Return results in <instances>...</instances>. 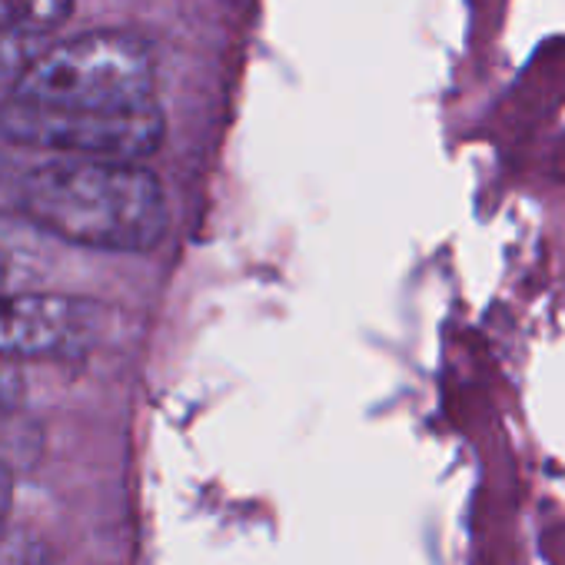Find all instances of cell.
Instances as JSON below:
<instances>
[{
  "label": "cell",
  "mask_w": 565,
  "mask_h": 565,
  "mask_svg": "<svg viewBox=\"0 0 565 565\" xmlns=\"http://www.w3.org/2000/svg\"><path fill=\"white\" fill-rule=\"evenodd\" d=\"M0 565H54V552L44 535L8 519L0 522Z\"/></svg>",
  "instance_id": "6"
},
{
  "label": "cell",
  "mask_w": 565,
  "mask_h": 565,
  "mask_svg": "<svg viewBox=\"0 0 565 565\" xmlns=\"http://www.w3.org/2000/svg\"><path fill=\"white\" fill-rule=\"evenodd\" d=\"M8 276H11V259H8L4 246H0V294H4V287H8Z\"/></svg>",
  "instance_id": "11"
},
{
  "label": "cell",
  "mask_w": 565,
  "mask_h": 565,
  "mask_svg": "<svg viewBox=\"0 0 565 565\" xmlns=\"http://www.w3.org/2000/svg\"><path fill=\"white\" fill-rule=\"evenodd\" d=\"M21 216L87 249L147 253L170 223L167 193L143 163L54 157L34 163Z\"/></svg>",
  "instance_id": "1"
},
{
  "label": "cell",
  "mask_w": 565,
  "mask_h": 565,
  "mask_svg": "<svg viewBox=\"0 0 565 565\" xmlns=\"http://www.w3.org/2000/svg\"><path fill=\"white\" fill-rule=\"evenodd\" d=\"M153 47L130 31H87L44 44L11 84V100L54 110H137L157 104Z\"/></svg>",
  "instance_id": "2"
},
{
  "label": "cell",
  "mask_w": 565,
  "mask_h": 565,
  "mask_svg": "<svg viewBox=\"0 0 565 565\" xmlns=\"http://www.w3.org/2000/svg\"><path fill=\"white\" fill-rule=\"evenodd\" d=\"M31 163L21 157L0 150V216H18L24 203V183H28Z\"/></svg>",
  "instance_id": "8"
},
{
  "label": "cell",
  "mask_w": 565,
  "mask_h": 565,
  "mask_svg": "<svg viewBox=\"0 0 565 565\" xmlns=\"http://www.w3.org/2000/svg\"><path fill=\"white\" fill-rule=\"evenodd\" d=\"M0 134L14 147L54 157L140 163L160 150L167 120L160 104L137 110H54L8 97L0 104Z\"/></svg>",
  "instance_id": "3"
},
{
  "label": "cell",
  "mask_w": 565,
  "mask_h": 565,
  "mask_svg": "<svg viewBox=\"0 0 565 565\" xmlns=\"http://www.w3.org/2000/svg\"><path fill=\"white\" fill-rule=\"evenodd\" d=\"M74 11V0H0V34L44 38Z\"/></svg>",
  "instance_id": "5"
},
{
  "label": "cell",
  "mask_w": 565,
  "mask_h": 565,
  "mask_svg": "<svg viewBox=\"0 0 565 565\" xmlns=\"http://www.w3.org/2000/svg\"><path fill=\"white\" fill-rule=\"evenodd\" d=\"M11 502H14V469L0 459V522H8Z\"/></svg>",
  "instance_id": "10"
},
{
  "label": "cell",
  "mask_w": 565,
  "mask_h": 565,
  "mask_svg": "<svg viewBox=\"0 0 565 565\" xmlns=\"http://www.w3.org/2000/svg\"><path fill=\"white\" fill-rule=\"evenodd\" d=\"M24 399V376H21V366L14 363H0V416L18 409Z\"/></svg>",
  "instance_id": "9"
},
{
  "label": "cell",
  "mask_w": 565,
  "mask_h": 565,
  "mask_svg": "<svg viewBox=\"0 0 565 565\" xmlns=\"http://www.w3.org/2000/svg\"><path fill=\"white\" fill-rule=\"evenodd\" d=\"M44 38H24V34H0V84H14L28 64L44 51Z\"/></svg>",
  "instance_id": "7"
},
{
  "label": "cell",
  "mask_w": 565,
  "mask_h": 565,
  "mask_svg": "<svg viewBox=\"0 0 565 565\" xmlns=\"http://www.w3.org/2000/svg\"><path fill=\"white\" fill-rule=\"evenodd\" d=\"M100 337V307L57 294H0V363L71 360Z\"/></svg>",
  "instance_id": "4"
}]
</instances>
